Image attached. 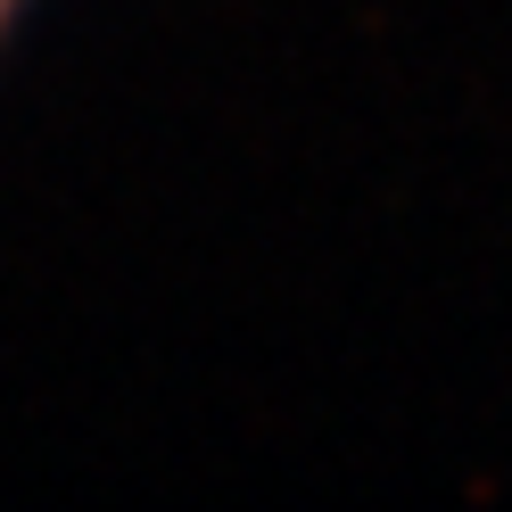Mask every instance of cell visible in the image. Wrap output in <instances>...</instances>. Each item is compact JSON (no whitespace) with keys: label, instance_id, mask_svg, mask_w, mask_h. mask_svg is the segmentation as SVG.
<instances>
[{"label":"cell","instance_id":"cell-1","mask_svg":"<svg viewBox=\"0 0 512 512\" xmlns=\"http://www.w3.org/2000/svg\"><path fill=\"white\" fill-rule=\"evenodd\" d=\"M17 9H25V0H0V42H9V25H17Z\"/></svg>","mask_w":512,"mask_h":512}]
</instances>
